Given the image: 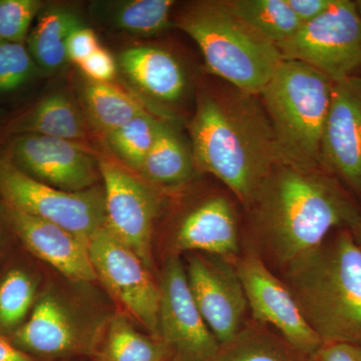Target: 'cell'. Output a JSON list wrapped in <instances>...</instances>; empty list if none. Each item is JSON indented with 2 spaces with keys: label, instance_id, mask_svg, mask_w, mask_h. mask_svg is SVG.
<instances>
[{
  "label": "cell",
  "instance_id": "cell-29",
  "mask_svg": "<svg viewBox=\"0 0 361 361\" xmlns=\"http://www.w3.org/2000/svg\"><path fill=\"white\" fill-rule=\"evenodd\" d=\"M39 75L26 44L0 40V96L20 92Z\"/></svg>",
  "mask_w": 361,
  "mask_h": 361
},
{
  "label": "cell",
  "instance_id": "cell-37",
  "mask_svg": "<svg viewBox=\"0 0 361 361\" xmlns=\"http://www.w3.org/2000/svg\"><path fill=\"white\" fill-rule=\"evenodd\" d=\"M351 232H353V236H355L358 245L361 247V219L358 221V223L355 225V227L353 228V229H351Z\"/></svg>",
  "mask_w": 361,
  "mask_h": 361
},
{
  "label": "cell",
  "instance_id": "cell-10",
  "mask_svg": "<svg viewBox=\"0 0 361 361\" xmlns=\"http://www.w3.org/2000/svg\"><path fill=\"white\" fill-rule=\"evenodd\" d=\"M106 226L152 270L153 232L161 200L156 188L123 165L99 159Z\"/></svg>",
  "mask_w": 361,
  "mask_h": 361
},
{
  "label": "cell",
  "instance_id": "cell-27",
  "mask_svg": "<svg viewBox=\"0 0 361 361\" xmlns=\"http://www.w3.org/2000/svg\"><path fill=\"white\" fill-rule=\"evenodd\" d=\"M211 361H312V358L264 331L246 329L231 341L220 344Z\"/></svg>",
  "mask_w": 361,
  "mask_h": 361
},
{
  "label": "cell",
  "instance_id": "cell-17",
  "mask_svg": "<svg viewBox=\"0 0 361 361\" xmlns=\"http://www.w3.org/2000/svg\"><path fill=\"white\" fill-rule=\"evenodd\" d=\"M180 251H201L233 260L239 252L238 215L222 195L209 197L180 220L174 236Z\"/></svg>",
  "mask_w": 361,
  "mask_h": 361
},
{
  "label": "cell",
  "instance_id": "cell-21",
  "mask_svg": "<svg viewBox=\"0 0 361 361\" xmlns=\"http://www.w3.org/2000/svg\"><path fill=\"white\" fill-rule=\"evenodd\" d=\"M195 170L191 146L174 123L161 121L155 144L137 175L156 189L175 190L188 184Z\"/></svg>",
  "mask_w": 361,
  "mask_h": 361
},
{
  "label": "cell",
  "instance_id": "cell-7",
  "mask_svg": "<svg viewBox=\"0 0 361 361\" xmlns=\"http://www.w3.org/2000/svg\"><path fill=\"white\" fill-rule=\"evenodd\" d=\"M277 47L282 59L312 66L334 84L361 77V18L355 1L336 0Z\"/></svg>",
  "mask_w": 361,
  "mask_h": 361
},
{
  "label": "cell",
  "instance_id": "cell-33",
  "mask_svg": "<svg viewBox=\"0 0 361 361\" xmlns=\"http://www.w3.org/2000/svg\"><path fill=\"white\" fill-rule=\"evenodd\" d=\"M311 358L312 361H361V344L323 343Z\"/></svg>",
  "mask_w": 361,
  "mask_h": 361
},
{
  "label": "cell",
  "instance_id": "cell-28",
  "mask_svg": "<svg viewBox=\"0 0 361 361\" xmlns=\"http://www.w3.org/2000/svg\"><path fill=\"white\" fill-rule=\"evenodd\" d=\"M163 118L148 111L104 135L106 145L123 166L137 174L155 144Z\"/></svg>",
  "mask_w": 361,
  "mask_h": 361
},
{
  "label": "cell",
  "instance_id": "cell-30",
  "mask_svg": "<svg viewBox=\"0 0 361 361\" xmlns=\"http://www.w3.org/2000/svg\"><path fill=\"white\" fill-rule=\"evenodd\" d=\"M44 6L42 0H0V40L25 44Z\"/></svg>",
  "mask_w": 361,
  "mask_h": 361
},
{
  "label": "cell",
  "instance_id": "cell-38",
  "mask_svg": "<svg viewBox=\"0 0 361 361\" xmlns=\"http://www.w3.org/2000/svg\"><path fill=\"white\" fill-rule=\"evenodd\" d=\"M355 4L356 11H357V13L360 14V16L361 18V0H356V1H355Z\"/></svg>",
  "mask_w": 361,
  "mask_h": 361
},
{
  "label": "cell",
  "instance_id": "cell-2",
  "mask_svg": "<svg viewBox=\"0 0 361 361\" xmlns=\"http://www.w3.org/2000/svg\"><path fill=\"white\" fill-rule=\"evenodd\" d=\"M189 133L196 170L219 179L247 208L281 161L260 97L230 85L202 92Z\"/></svg>",
  "mask_w": 361,
  "mask_h": 361
},
{
  "label": "cell",
  "instance_id": "cell-6",
  "mask_svg": "<svg viewBox=\"0 0 361 361\" xmlns=\"http://www.w3.org/2000/svg\"><path fill=\"white\" fill-rule=\"evenodd\" d=\"M0 198L26 214L68 230L89 245L106 225L103 188L66 192L33 179L0 149Z\"/></svg>",
  "mask_w": 361,
  "mask_h": 361
},
{
  "label": "cell",
  "instance_id": "cell-32",
  "mask_svg": "<svg viewBox=\"0 0 361 361\" xmlns=\"http://www.w3.org/2000/svg\"><path fill=\"white\" fill-rule=\"evenodd\" d=\"M99 47L101 45L94 30L85 25L80 26L71 33L66 42L68 61L78 66Z\"/></svg>",
  "mask_w": 361,
  "mask_h": 361
},
{
  "label": "cell",
  "instance_id": "cell-31",
  "mask_svg": "<svg viewBox=\"0 0 361 361\" xmlns=\"http://www.w3.org/2000/svg\"><path fill=\"white\" fill-rule=\"evenodd\" d=\"M87 80L96 82H111L116 75V63L113 56L99 47L94 54L78 65Z\"/></svg>",
  "mask_w": 361,
  "mask_h": 361
},
{
  "label": "cell",
  "instance_id": "cell-24",
  "mask_svg": "<svg viewBox=\"0 0 361 361\" xmlns=\"http://www.w3.org/2000/svg\"><path fill=\"white\" fill-rule=\"evenodd\" d=\"M85 116L104 135L147 111L141 102L111 82L87 80L80 87Z\"/></svg>",
  "mask_w": 361,
  "mask_h": 361
},
{
  "label": "cell",
  "instance_id": "cell-35",
  "mask_svg": "<svg viewBox=\"0 0 361 361\" xmlns=\"http://www.w3.org/2000/svg\"><path fill=\"white\" fill-rule=\"evenodd\" d=\"M20 245L9 221L7 219L4 201L0 198V268Z\"/></svg>",
  "mask_w": 361,
  "mask_h": 361
},
{
  "label": "cell",
  "instance_id": "cell-15",
  "mask_svg": "<svg viewBox=\"0 0 361 361\" xmlns=\"http://www.w3.org/2000/svg\"><path fill=\"white\" fill-rule=\"evenodd\" d=\"M322 167L361 198V77L334 85L323 130Z\"/></svg>",
  "mask_w": 361,
  "mask_h": 361
},
{
  "label": "cell",
  "instance_id": "cell-22",
  "mask_svg": "<svg viewBox=\"0 0 361 361\" xmlns=\"http://www.w3.org/2000/svg\"><path fill=\"white\" fill-rule=\"evenodd\" d=\"M82 25V18L71 9L45 4L25 42L42 73H58L68 63L66 42Z\"/></svg>",
  "mask_w": 361,
  "mask_h": 361
},
{
  "label": "cell",
  "instance_id": "cell-39",
  "mask_svg": "<svg viewBox=\"0 0 361 361\" xmlns=\"http://www.w3.org/2000/svg\"><path fill=\"white\" fill-rule=\"evenodd\" d=\"M163 361H177V360H176L174 357H172V358H168V360H163Z\"/></svg>",
  "mask_w": 361,
  "mask_h": 361
},
{
  "label": "cell",
  "instance_id": "cell-13",
  "mask_svg": "<svg viewBox=\"0 0 361 361\" xmlns=\"http://www.w3.org/2000/svg\"><path fill=\"white\" fill-rule=\"evenodd\" d=\"M160 292V336L175 360L211 361L220 343L195 303L186 269L179 258L172 257L166 262Z\"/></svg>",
  "mask_w": 361,
  "mask_h": 361
},
{
  "label": "cell",
  "instance_id": "cell-1",
  "mask_svg": "<svg viewBox=\"0 0 361 361\" xmlns=\"http://www.w3.org/2000/svg\"><path fill=\"white\" fill-rule=\"evenodd\" d=\"M248 208L259 240L283 267L361 219L353 194L334 176L283 161L271 170Z\"/></svg>",
  "mask_w": 361,
  "mask_h": 361
},
{
  "label": "cell",
  "instance_id": "cell-19",
  "mask_svg": "<svg viewBox=\"0 0 361 361\" xmlns=\"http://www.w3.org/2000/svg\"><path fill=\"white\" fill-rule=\"evenodd\" d=\"M118 65L130 82L156 103L170 106L186 94L187 75L171 52L154 47H137L120 54Z\"/></svg>",
  "mask_w": 361,
  "mask_h": 361
},
{
  "label": "cell",
  "instance_id": "cell-16",
  "mask_svg": "<svg viewBox=\"0 0 361 361\" xmlns=\"http://www.w3.org/2000/svg\"><path fill=\"white\" fill-rule=\"evenodd\" d=\"M4 204L16 238L33 257L51 266L70 281L89 283L97 280L85 242L58 225Z\"/></svg>",
  "mask_w": 361,
  "mask_h": 361
},
{
  "label": "cell",
  "instance_id": "cell-40",
  "mask_svg": "<svg viewBox=\"0 0 361 361\" xmlns=\"http://www.w3.org/2000/svg\"><path fill=\"white\" fill-rule=\"evenodd\" d=\"M2 127H4V125H2V126H0V134H1V130H2Z\"/></svg>",
  "mask_w": 361,
  "mask_h": 361
},
{
  "label": "cell",
  "instance_id": "cell-18",
  "mask_svg": "<svg viewBox=\"0 0 361 361\" xmlns=\"http://www.w3.org/2000/svg\"><path fill=\"white\" fill-rule=\"evenodd\" d=\"M42 135L82 144L87 137L84 111L63 90L52 92L4 123L0 141L20 135Z\"/></svg>",
  "mask_w": 361,
  "mask_h": 361
},
{
  "label": "cell",
  "instance_id": "cell-9",
  "mask_svg": "<svg viewBox=\"0 0 361 361\" xmlns=\"http://www.w3.org/2000/svg\"><path fill=\"white\" fill-rule=\"evenodd\" d=\"M89 251L97 280L126 312L147 329L149 336L161 341L160 284L154 279L151 269L106 225L90 240Z\"/></svg>",
  "mask_w": 361,
  "mask_h": 361
},
{
  "label": "cell",
  "instance_id": "cell-20",
  "mask_svg": "<svg viewBox=\"0 0 361 361\" xmlns=\"http://www.w3.org/2000/svg\"><path fill=\"white\" fill-rule=\"evenodd\" d=\"M32 258L20 243L0 268V334L7 338L27 319L42 291Z\"/></svg>",
  "mask_w": 361,
  "mask_h": 361
},
{
  "label": "cell",
  "instance_id": "cell-23",
  "mask_svg": "<svg viewBox=\"0 0 361 361\" xmlns=\"http://www.w3.org/2000/svg\"><path fill=\"white\" fill-rule=\"evenodd\" d=\"M174 357L165 342L145 336L127 315L116 313L104 323L92 361H163ZM175 358V357H174Z\"/></svg>",
  "mask_w": 361,
  "mask_h": 361
},
{
  "label": "cell",
  "instance_id": "cell-36",
  "mask_svg": "<svg viewBox=\"0 0 361 361\" xmlns=\"http://www.w3.org/2000/svg\"><path fill=\"white\" fill-rule=\"evenodd\" d=\"M0 361H39L23 353L7 337L0 334Z\"/></svg>",
  "mask_w": 361,
  "mask_h": 361
},
{
  "label": "cell",
  "instance_id": "cell-26",
  "mask_svg": "<svg viewBox=\"0 0 361 361\" xmlns=\"http://www.w3.org/2000/svg\"><path fill=\"white\" fill-rule=\"evenodd\" d=\"M234 13L275 45L290 39L302 23L286 0H228Z\"/></svg>",
  "mask_w": 361,
  "mask_h": 361
},
{
  "label": "cell",
  "instance_id": "cell-34",
  "mask_svg": "<svg viewBox=\"0 0 361 361\" xmlns=\"http://www.w3.org/2000/svg\"><path fill=\"white\" fill-rule=\"evenodd\" d=\"M296 18L303 25L326 13L336 0H286Z\"/></svg>",
  "mask_w": 361,
  "mask_h": 361
},
{
  "label": "cell",
  "instance_id": "cell-4",
  "mask_svg": "<svg viewBox=\"0 0 361 361\" xmlns=\"http://www.w3.org/2000/svg\"><path fill=\"white\" fill-rule=\"evenodd\" d=\"M175 25L196 42L211 73L249 94L258 96L283 61L276 45L239 18L228 0L194 2Z\"/></svg>",
  "mask_w": 361,
  "mask_h": 361
},
{
  "label": "cell",
  "instance_id": "cell-3",
  "mask_svg": "<svg viewBox=\"0 0 361 361\" xmlns=\"http://www.w3.org/2000/svg\"><path fill=\"white\" fill-rule=\"evenodd\" d=\"M283 282L323 343L361 344V247L348 228L284 266Z\"/></svg>",
  "mask_w": 361,
  "mask_h": 361
},
{
  "label": "cell",
  "instance_id": "cell-5",
  "mask_svg": "<svg viewBox=\"0 0 361 361\" xmlns=\"http://www.w3.org/2000/svg\"><path fill=\"white\" fill-rule=\"evenodd\" d=\"M334 85L312 66L283 59L259 92L283 163L322 168V135Z\"/></svg>",
  "mask_w": 361,
  "mask_h": 361
},
{
  "label": "cell",
  "instance_id": "cell-12",
  "mask_svg": "<svg viewBox=\"0 0 361 361\" xmlns=\"http://www.w3.org/2000/svg\"><path fill=\"white\" fill-rule=\"evenodd\" d=\"M255 319L272 325L292 348L312 356L323 344L299 310L288 287L278 279L255 252L234 259Z\"/></svg>",
  "mask_w": 361,
  "mask_h": 361
},
{
  "label": "cell",
  "instance_id": "cell-8",
  "mask_svg": "<svg viewBox=\"0 0 361 361\" xmlns=\"http://www.w3.org/2000/svg\"><path fill=\"white\" fill-rule=\"evenodd\" d=\"M87 318L54 289H42L27 319L8 339L16 348L39 361L90 360L106 322L99 325Z\"/></svg>",
  "mask_w": 361,
  "mask_h": 361
},
{
  "label": "cell",
  "instance_id": "cell-14",
  "mask_svg": "<svg viewBox=\"0 0 361 361\" xmlns=\"http://www.w3.org/2000/svg\"><path fill=\"white\" fill-rule=\"evenodd\" d=\"M211 256L189 257L188 283L202 317L223 344L241 331L248 303L233 260Z\"/></svg>",
  "mask_w": 361,
  "mask_h": 361
},
{
  "label": "cell",
  "instance_id": "cell-11",
  "mask_svg": "<svg viewBox=\"0 0 361 361\" xmlns=\"http://www.w3.org/2000/svg\"><path fill=\"white\" fill-rule=\"evenodd\" d=\"M2 149L25 174L63 191H85L101 177L99 160L78 142L27 134L11 137Z\"/></svg>",
  "mask_w": 361,
  "mask_h": 361
},
{
  "label": "cell",
  "instance_id": "cell-25",
  "mask_svg": "<svg viewBox=\"0 0 361 361\" xmlns=\"http://www.w3.org/2000/svg\"><path fill=\"white\" fill-rule=\"evenodd\" d=\"M172 0L103 2L102 14L114 27L130 35L153 37L172 26Z\"/></svg>",
  "mask_w": 361,
  "mask_h": 361
}]
</instances>
